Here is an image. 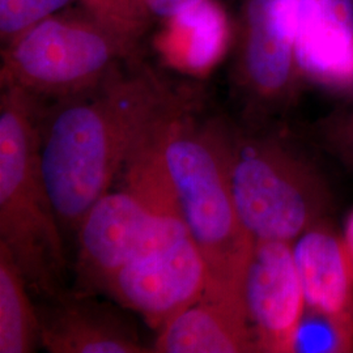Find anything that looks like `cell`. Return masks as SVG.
Segmentation results:
<instances>
[{
  "label": "cell",
  "instance_id": "obj_1",
  "mask_svg": "<svg viewBox=\"0 0 353 353\" xmlns=\"http://www.w3.org/2000/svg\"><path fill=\"white\" fill-rule=\"evenodd\" d=\"M186 99L135 58L43 112L39 159L61 225L77 229L131 153Z\"/></svg>",
  "mask_w": 353,
  "mask_h": 353
},
{
  "label": "cell",
  "instance_id": "obj_2",
  "mask_svg": "<svg viewBox=\"0 0 353 353\" xmlns=\"http://www.w3.org/2000/svg\"><path fill=\"white\" fill-rule=\"evenodd\" d=\"M230 140L225 125L196 121L188 99L165 123L163 153L185 224L205 263L203 293L246 310L243 285L255 239L234 201Z\"/></svg>",
  "mask_w": 353,
  "mask_h": 353
},
{
  "label": "cell",
  "instance_id": "obj_3",
  "mask_svg": "<svg viewBox=\"0 0 353 353\" xmlns=\"http://www.w3.org/2000/svg\"><path fill=\"white\" fill-rule=\"evenodd\" d=\"M166 121L128 157L122 189L103 194L76 229L77 283L85 292L105 290L127 262L189 233L165 164Z\"/></svg>",
  "mask_w": 353,
  "mask_h": 353
},
{
  "label": "cell",
  "instance_id": "obj_4",
  "mask_svg": "<svg viewBox=\"0 0 353 353\" xmlns=\"http://www.w3.org/2000/svg\"><path fill=\"white\" fill-rule=\"evenodd\" d=\"M39 97L16 85L0 96V243L28 285L55 296L63 275L61 221L51 202L39 159Z\"/></svg>",
  "mask_w": 353,
  "mask_h": 353
},
{
  "label": "cell",
  "instance_id": "obj_5",
  "mask_svg": "<svg viewBox=\"0 0 353 353\" xmlns=\"http://www.w3.org/2000/svg\"><path fill=\"white\" fill-rule=\"evenodd\" d=\"M230 179L239 214L255 240L293 242L331 208L316 165L278 135L232 132Z\"/></svg>",
  "mask_w": 353,
  "mask_h": 353
},
{
  "label": "cell",
  "instance_id": "obj_6",
  "mask_svg": "<svg viewBox=\"0 0 353 353\" xmlns=\"http://www.w3.org/2000/svg\"><path fill=\"white\" fill-rule=\"evenodd\" d=\"M138 48L81 6L65 8L3 48L1 85L62 100L96 87Z\"/></svg>",
  "mask_w": 353,
  "mask_h": 353
},
{
  "label": "cell",
  "instance_id": "obj_7",
  "mask_svg": "<svg viewBox=\"0 0 353 353\" xmlns=\"http://www.w3.org/2000/svg\"><path fill=\"white\" fill-rule=\"evenodd\" d=\"M236 79L254 110L290 102L303 79L296 59L294 0H242Z\"/></svg>",
  "mask_w": 353,
  "mask_h": 353
},
{
  "label": "cell",
  "instance_id": "obj_8",
  "mask_svg": "<svg viewBox=\"0 0 353 353\" xmlns=\"http://www.w3.org/2000/svg\"><path fill=\"white\" fill-rule=\"evenodd\" d=\"M207 268L190 233L122 265L106 284L118 303L157 332L202 297Z\"/></svg>",
  "mask_w": 353,
  "mask_h": 353
},
{
  "label": "cell",
  "instance_id": "obj_9",
  "mask_svg": "<svg viewBox=\"0 0 353 353\" xmlns=\"http://www.w3.org/2000/svg\"><path fill=\"white\" fill-rule=\"evenodd\" d=\"M243 300L256 352H296L306 301L292 242L255 240Z\"/></svg>",
  "mask_w": 353,
  "mask_h": 353
},
{
  "label": "cell",
  "instance_id": "obj_10",
  "mask_svg": "<svg viewBox=\"0 0 353 353\" xmlns=\"http://www.w3.org/2000/svg\"><path fill=\"white\" fill-rule=\"evenodd\" d=\"M294 20L301 77L353 94V0H294Z\"/></svg>",
  "mask_w": 353,
  "mask_h": 353
},
{
  "label": "cell",
  "instance_id": "obj_11",
  "mask_svg": "<svg viewBox=\"0 0 353 353\" xmlns=\"http://www.w3.org/2000/svg\"><path fill=\"white\" fill-rule=\"evenodd\" d=\"M292 246L306 309L327 316L353 338V263L345 240L322 220Z\"/></svg>",
  "mask_w": 353,
  "mask_h": 353
},
{
  "label": "cell",
  "instance_id": "obj_12",
  "mask_svg": "<svg viewBox=\"0 0 353 353\" xmlns=\"http://www.w3.org/2000/svg\"><path fill=\"white\" fill-rule=\"evenodd\" d=\"M161 353L256 352L246 310L203 293L202 297L159 331Z\"/></svg>",
  "mask_w": 353,
  "mask_h": 353
},
{
  "label": "cell",
  "instance_id": "obj_13",
  "mask_svg": "<svg viewBox=\"0 0 353 353\" xmlns=\"http://www.w3.org/2000/svg\"><path fill=\"white\" fill-rule=\"evenodd\" d=\"M164 23L159 48L165 61L191 75L208 74L232 39L227 12L216 0H201Z\"/></svg>",
  "mask_w": 353,
  "mask_h": 353
},
{
  "label": "cell",
  "instance_id": "obj_14",
  "mask_svg": "<svg viewBox=\"0 0 353 353\" xmlns=\"http://www.w3.org/2000/svg\"><path fill=\"white\" fill-rule=\"evenodd\" d=\"M41 344L52 353L147 352L117 318L80 303H63L41 318Z\"/></svg>",
  "mask_w": 353,
  "mask_h": 353
},
{
  "label": "cell",
  "instance_id": "obj_15",
  "mask_svg": "<svg viewBox=\"0 0 353 353\" xmlns=\"http://www.w3.org/2000/svg\"><path fill=\"white\" fill-rule=\"evenodd\" d=\"M28 281L0 243V353H28L41 341V318L26 292Z\"/></svg>",
  "mask_w": 353,
  "mask_h": 353
},
{
  "label": "cell",
  "instance_id": "obj_16",
  "mask_svg": "<svg viewBox=\"0 0 353 353\" xmlns=\"http://www.w3.org/2000/svg\"><path fill=\"white\" fill-rule=\"evenodd\" d=\"M115 33L139 46L153 17L144 0H76Z\"/></svg>",
  "mask_w": 353,
  "mask_h": 353
},
{
  "label": "cell",
  "instance_id": "obj_17",
  "mask_svg": "<svg viewBox=\"0 0 353 353\" xmlns=\"http://www.w3.org/2000/svg\"><path fill=\"white\" fill-rule=\"evenodd\" d=\"M74 0H0V39L6 48L16 38L55 13L62 12Z\"/></svg>",
  "mask_w": 353,
  "mask_h": 353
},
{
  "label": "cell",
  "instance_id": "obj_18",
  "mask_svg": "<svg viewBox=\"0 0 353 353\" xmlns=\"http://www.w3.org/2000/svg\"><path fill=\"white\" fill-rule=\"evenodd\" d=\"M353 338L327 316L309 309L300 325L296 352H352Z\"/></svg>",
  "mask_w": 353,
  "mask_h": 353
},
{
  "label": "cell",
  "instance_id": "obj_19",
  "mask_svg": "<svg viewBox=\"0 0 353 353\" xmlns=\"http://www.w3.org/2000/svg\"><path fill=\"white\" fill-rule=\"evenodd\" d=\"M319 132L330 152L353 170V106L322 121Z\"/></svg>",
  "mask_w": 353,
  "mask_h": 353
},
{
  "label": "cell",
  "instance_id": "obj_20",
  "mask_svg": "<svg viewBox=\"0 0 353 353\" xmlns=\"http://www.w3.org/2000/svg\"><path fill=\"white\" fill-rule=\"evenodd\" d=\"M198 1L201 0H144L152 17L161 21L173 17Z\"/></svg>",
  "mask_w": 353,
  "mask_h": 353
},
{
  "label": "cell",
  "instance_id": "obj_21",
  "mask_svg": "<svg viewBox=\"0 0 353 353\" xmlns=\"http://www.w3.org/2000/svg\"><path fill=\"white\" fill-rule=\"evenodd\" d=\"M344 240L347 243V248H348V252L351 255V259H352L353 263V212L348 219V223H347V227H345V236H344Z\"/></svg>",
  "mask_w": 353,
  "mask_h": 353
}]
</instances>
